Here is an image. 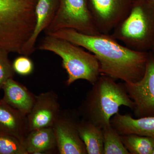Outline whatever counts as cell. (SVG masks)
Here are the masks:
<instances>
[{
    "label": "cell",
    "mask_w": 154,
    "mask_h": 154,
    "mask_svg": "<svg viewBox=\"0 0 154 154\" xmlns=\"http://www.w3.org/2000/svg\"><path fill=\"white\" fill-rule=\"evenodd\" d=\"M85 48L99 62L101 75L125 83H135L143 77L149 55L119 44L111 34L88 35L72 29H62L48 34Z\"/></svg>",
    "instance_id": "cell-1"
},
{
    "label": "cell",
    "mask_w": 154,
    "mask_h": 154,
    "mask_svg": "<svg viewBox=\"0 0 154 154\" xmlns=\"http://www.w3.org/2000/svg\"><path fill=\"white\" fill-rule=\"evenodd\" d=\"M78 109L80 117L102 128L111 125L110 119L122 106L133 110L134 104L124 84L101 75L92 85Z\"/></svg>",
    "instance_id": "cell-2"
},
{
    "label": "cell",
    "mask_w": 154,
    "mask_h": 154,
    "mask_svg": "<svg viewBox=\"0 0 154 154\" xmlns=\"http://www.w3.org/2000/svg\"><path fill=\"white\" fill-rule=\"evenodd\" d=\"M38 0H0V49L21 55L36 22Z\"/></svg>",
    "instance_id": "cell-3"
},
{
    "label": "cell",
    "mask_w": 154,
    "mask_h": 154,
    "mask_svg": "<svg viewBox=\"0 0 154 154\" xmlns=\"http://www.w3.org/2000/svg\"><path fill=\"white\" fill-rule=\"evenodd\" d=\"M38 49L54 53L61 58L63 67L67 74L66 85L79 80H86L93 85L101 75L95 55L65 39L46 35Z\"/></svg>",
    "instance_id": "cell-4"
},
{
    "label": "cell",
    "mask_w": 154,
    "mask_h": 154,
    "mask_svg": "<svg viewBox=\"0 0 154 154\" xmlns=\"http://www.w3.org/2000/svg\"><path fill=\"white\" fill-rule=\"evenodd\" d=\"M111 35L130 49L149 52L154 42V4L134 0L127 16L112 31Z\"/></svg>",
    "instance_id": "cell-5"
},
{
    "label": "cell",
    "mask_w": 154,
    "mask_h": 154,
    "mask_svg": "<svg viewBox=\"0 0 154 154\" xmlns=\"http://www.w3.org/2000/svg\"><path fill=\"white\" fill-rule=\"evenodd\" d=\"M66 28L88 35L100 33L91 15L88 0H60L55 17L44 32L48 35Z\"/></svg>",
    "instance_id": "cell-6"
},
{
    "label": "cell",
    "mask_w": 154,
    "mask_h": 154,
    "mask_svg": "<svg viewBox=\"0 0 154 154\" xmlns=\"http://www.w3.org/2000/svg\"><path fill=\"white\" fill-rule=\"evenodd\" d=\"M80 118L78 110L66 109L61 111L52 127L59 154H88L78 131Z\"/></svg>",
    "instance_id": "cell-7"
},
{
    "label": "cell",
    "mask_w": 154,
    "mask_h": 154,
    "mask_svg": "<svg viewBox=\"0 0 154 154\" xmlns=\"http://www.w3.org/2000/svg\"><path fill=\"white\" fill-rule=\"evenodd\" d=\"M143 77L135 83H123L134 104L136 118L154 116V60L150 53Z\"/></svg>",
    "instance_id": "cell-8"
},
{
    "label": "cell",
    "mask_w": 154,
    "mask_h": 154,
    "mask_svg": "<svg viewBox=\"0 0 154 154\" xmlns=\"http://www.w3.org/2000/svg\"><path fill=\"white\" fill-rule=\"evenodd\" d=\"M134 0H88L99 33L109 34L127 16Z\"/></svg>",
    "instance_id": "cell-9"
},
{
    "label": "cell",
    "mask_w": 154,
    "mask_h": 154,
    "mask_svg": "<svg viewBox=\"0 0 154 154\" xmlns=\"http://www.w3.org/2000/svg\"><path fill=\"white\" fill-rule=\"evenodd\" d=\"M61 111L58 96L54 91L36 96L33 107L27 115L29 131L52 127Z\"/></svg>",
    "instance_id": "cell-10"
},
{
    "label": "cell",
    "mask_w": 154,
    "mask_h": 154,
    "mask_svg": "<svg viewBox=\"0 0 154 154\" xmlns=\"http://www.w3.org/2000/svg\"><path fill=\"white\" fill-rule=\"evenodd\" d=\"M60 0H38L35 8L36 22L32 36L22 49L21 55L29 56L35 49V45L39 34L44 31L55 17Z\"/></svg>",
    "instance_id": "cell-11"
},
{
    "label": "cell",
    "mask_w": 154,
    "mask_h": 154,
    "mask_svg": "<svg viewBox=\"0 0 154 154\" xmlns=\"http://www.w3.org/2000/svg\"><path fill=\"white\" fill-rule=\"evenodd\" d=\"M27 116L0 100V132L23 142L29 132Z\"/></svg>",
    "instance_id": "cell-12"
},
{
    "label": "cell",
    "mask_w": 154,
    "mask_h": 154,
    "mask_svg": "<svg viewBox=\"0 0 154 154\" xmlns=\"http://www.w3.org/2000/svg\"><path fill=\"white\" fill-rule=\"evenodd\" d=\"M110 123L121 136L134 134L154 139V116L134 118L118 112L111 118Z\"/></svg>",
    "instance_id": "cell-13"
},
{
    "label": "cell",
    "mask_w": 154,
    "mask_h": 154,
    "mask_svg": "<svg viewBox=\"0 0 154 154\" xmlns=\"http://www.w3.org/2000/svg\"><path fill=\"white\" fill-rule=\"evenodd\" d=\"M2 90L4 94L2 100L3 102L25 115L27 116L30 113L36 95L14 78L5 83Z\"/></svg>",
    "instance_id": "cell-14"
},
{
    "label": "cell",
    "mask_w": 154,
    "mask_h": 154,
    "mask_svg": "<svg viewBox=\"0 0 154 154\" xmlns=\"http://www.w3.org/2000/svg\"><path fill=\"white\" fill-rule=\"evenodd\" d=\"M28 154L51 153L57 150V144L52 127L30 131L22 142Z\"/></svg>",
    "instance_id": "cell-15"
},
{
    "label": "cell",
    "mask_w": 154,
    "mask_h": 154,
    "mask_svg": "<svg viewBox=\"0 0 154 154\" xmlns=\"http://www.w3.org/2000/svg\"><path fill=\"white\" fill-rule=\"evenodd\" d=\"M78 131L85 146L88 154H103L104 142L102 129L84 119H80Z\"/></svg>",
    "instance_id": "cell-16"
},
{
    "label": "cell",
    "mask_w": 154,
    "mask_h": 154,
    "mask_svg": "<svg viewBox=\"0 0 154 154\" xmlns=\"http://www.w3.org/2000/svg\"><path fill=\"white\" fill-rule=\"evenodd\" d=\"M121 136L123 144L130 154H152L154 139L134 134Z\"/></svg>",
    "instance_id": "cell-17"
},
{
    "label": "cell",
    "mask_w": 154,
    "mask_h": 154,
    "mask_svg": "<svg viewBox=\"0 0 154 154\" xmlns=\"http://www.w3.org/2000/svg\"><path fill=\"white\" fill-rule=\"evenodd\" d=\"M103 154H130L122 142L121 135L112 126L102 128Z\"/></svg>",
    "instance_id": "cell-18"
},
{
    "label": "cell",
    "mask_w": 154,
    "mask_h": 154,
    "mask_svg": "<svg viewBox=\"0 0 154 154\" xmlns=\"http://www.w3.org/2000/svg\"><path fill=\"white\" fill-rule=\"evenodd\" d=\"M0 154H28L22 143L10 135L0 133Z\"/></svg>",
    "instance_id": "cell-19"
},
{
    "label": "cell",
    "mask_w": 154,
    "mask_h": 154,
    "mask_svg": "<svg viewBox=\"0 0 154 154\" xmlns=\"http://www.w3.org/2000/svg\"><path fill=\"white\" fill-rule=\"evenodd\" d=\"M9 54L6 51L0 49V90L2 89L8 80L15 76V72L9 60Z\"/></svg>",
    "instance_id": "cell-20"
},
{
    "label": "cell",
    "mask_w": 154,
    "mask_h": 154,
    "mask_svg": "<svg viewBox=\"0 0 154 154\" xmlns=\"http://www.w3.org/2000/svg\"><path fill=\"white\" fill-rule=\"evenodd\" d=\"M12 65L15 73L20 75H30L34 70L33 61L27 56L22 55L16 58Z\"/></svg>",
    "instance_id": "cell-21"
},
{
    "label": "cell",
    "mask_w": 154,
    "mask_h": 154,
    "mask_svg": "<svg viewBox=\"0 0 154 154\" xmlns=\"http://www.w3.org/2000/svg\"><path fill=\"white\" fill-rule=\"evenodd\" d=\"M149 52L150 53L152 57L154 60V42L152 46L151 49L150 51H149Z\"/></svg>",
    "instance_id": "cell-22"
},
{
    "label": "cell",
    "mask_w": 154,
    "mask_h": 154,
    "mask_svg": "<svg viewBox=\"0 0 154 154\" xmlns=\"http://www.w3.org/2000/svg\"><path fill=\"white\" fill-rule=\"evenodd\" d=\"M148 1H149V2H151L154 4V0H148Z\"/></svg>",
    "instance_id": "cell-23"
},
{
    "label": "cell",
    "mask_w": 154,
    "mask_h": 154,
    "mask_svg": "<svg viewBox=\"0 0 154 154\" xmlns=\"http://www.w3.org/2000/svg\"><path fill=\"white\" fill-rule=\"evenodd\" d=\"M152 154H154V147L152 151Z\"/></svg>",
    "instance_id": "cell-24"
},
{
    "label": "cell",
    "mask_w": 154,
    "mask_h": 154,
    "mask_svg": "<svg viewBox=\"0 0 154 154\" xmlns=\"http://www.w3.org/2000/svg\"></svg>",
    "instance_id": "cell-25"
},
{
    "label": "cell",
    "mask_w": 154,
    "mask_h": 154,
    "mask_svg": "<svg viewBox=\"0 0 154 154\" xmlns=\"http://www.w3.org/2000/svg\"><path fill=\"white\" fill-rule=\"evenodd\" d=\"M0 133H1V132H0Z\"/></svg>",
    "instance_id": "cell-26"
},
{
    "label": "cell",
    "mask_w": 154,
    "mask_h": 154,
    "mask_svg": "<svg viewBox=\"0 0 154 154\" xmlns=\"http://www.w3.org/2000/svg\"><path fill=\"white\" fill-rule=\"evenodd\" d=\"M0 100H1V99H0Z\"/></svg>",
    "instance_id": "cell-27"
}]
</instances>
